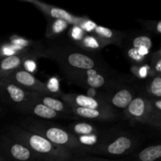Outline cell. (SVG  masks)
<instances>
[{
    "mask_svg": "<svg viewBox=\"0 0 161 161\" xmlns=\"http://www.w3.org/2000/svg\"><path fill=\"white\" fill-rule=\"evenodd\" d=\"M69 35H70L71 38L75 41V43H76L84 37L86 32L79 26H72L69 31Z\"/></svg>",
    "mask_w": 161,
    "mask_h": 161,
    "instance_id": "28",
    "label": "cell"
},
{
    "mask_svg": "<svg viewBox=\"0 0 161 161\" xmlns=\"http://www.w3.org/2000/svg\"><path fill=\"white\" fill-rule=\"evenodd\" d=\"M68 130L74 136H83V135L95 134L100 131L101 130L89 123L76 122L70 124Z\"/></svg>",
    "mask_w": 161,
    "mask_h": 161,
    "instance_id": "20",
    "label": "cell"
},
{
    "mask_svg": "<svg viewBox=\"0 0 161 161\" xmlns=\"http://www.w3.org/2000/svg\"><path fill=\"white\" fill-rule=\"evenodd\" d=\"M125 116L135 123L160 129L161 111L153 108L146 95H136L124 109Z\"/></svg>",
    "mask_w": 161,
    "mask_h": 161,
    "instance_id": "6",
    "label": "cell"
},
{
    "mask_svg": "<svg viewBox=\"0 0 161 161\" xmlns=\"http://www.w3.org/2000/svg\"><path fill=\"white\" fill-rule=\"evenodd\" d=\"M10 137L23 143L32 152L40 156L46 161L68 160L72 157V152L50 142L38 134L25 128L14 127L10 129Z\"/></svg>",
    "mask_w": 161,
    "mask_h": 161,
    "instance_id": "2",
    "label": "cell"
},
{
    "mask_svg": "<svg viewBox=\"0 0 161 161\" xmlns=\"http://www.w3.org/2000/svg\"><path fill=\"white\" fill-rule=\"evenodd\" d=\"M146 93L145 95L149 97H161V75H157L150 77L146 83Z\"/></svg>",
    "mask_w": 161,
    "mask_h": 161,
    "instance_id": "23",
    "label": "cell"
},
{
    "mask_svg": "<svg viewBox=\"0 0 161 161\" xmlns=\"http://www.w3.org/2000/svg\"><path fill=\"white\" fill-rule=\"evenodd\" d=\"M71 83L80 86L83 89L96 88L108 91L119 83H122L118 78L111 76L105 72V69H93L81 71L62 72Z\"/></svg>",
    "mask_w": 161,
    "mask_h": 161,
    "instance_id": "4",
    "label": "cell"
},
{
    "mask_svg": "<svg viewBox=\"0 0 161 161\" xmlns=\"http://www.w3.org/2000/svg\"><path fill=\"white\" fill-rule=\"evenodd\" d=\"M31 92L20 87L9 78L0 80V97L3 102L17 108L30 101Z\"/></svg>",
    "mask_w": 161,
    "mask_h": 161,
    "instance_id": "8",
    "label": "cell"
},
{
    "mask_svg": "<svg viewBox=\"0 0 161 161\" xmlns=\"http://www.w3.org/2000/svg\"><path fill=\"white\" fill-rule=\"evenodd\" d=\"M130 42L127 46L138 50L142 56L148 58L153 47V40L146 34H136L129 39Z\"/></svg>",
    "mask_w": 161,
    "mask_h": 161,
    "instance_id": "18",
    "label": "cell"
},
{
    "mask_svg": "<svg viewBox=\"0 0 161 161\" xmlns=\"http://www.w3.org/2000/svg\"><path fill=\"white\" fill-rule=\"evenodd\" d=\"M24 3H30L44 14L47 20H62L72 26H80L86 17H77L69 11L55 6L47 4L39 0H21Z\"/></svg>",
    "mask_w": 161,
    "mask_h": 161,
    "instance_id": "10",
    "label": "cell"
},
{
    "mask_svg": "<svg viewBox=\"0 0 161 161\" xmlns=\"http://www.w3.org/2000/svg\"><path fill=\"white\" fill-rule=\"evenodd\" d=\"M41 47L24 49L18 53L7 55L2 58L0 61V80L7 78L13 72L23 68L27 61L41 58Z\"/></svg>",
    "mask_w": 161,
    "mask_h": 161,
    "instance_id": "7",
    "label": "cell"
},
{
    "mask_svg": "<svg viewBox=\"0 0 161 161\" xmlns=\"http://www.w3.org/2000/svg\"><path fill=\"white\" fill-rule=\"evenodd\" d=\"M92 33L100 41L104 47L108 45H116L118 47L123 46L124 34L120 31L105 28L102 25H97Z\"/></svg>",
    "mask_w": 161,
    "mask_h": 161,
    "instance_id": "17",
    "label": "cell"
},
{
    "mask_svg": "<svg viewBox=\"0 0 161 161\" xmlns=\"http://www.w3.org/2000/svg\"><path fill=\"white\" fill-rule=\"evenodd\" d=\"M49 161H68V160H49Z\"/></svg>",
    "mask_w": 161,
    "mask_h": 161,
    "instance_id": "32",
    "label": "cell"
},
{
    "mask_svg": "<svg viewBox=\"0 0 161 161\" xmlns=\"http://www.w3.org/2000/svg\"><path fill=\"white\" fill-rule=\"evenodd\" d=\"M75 44L82 50L91 53H92V51L102 50L104 47V46L94 35H85L84 37Z\"/></svg>",
    "mask_w": 161,
    "mask_h": 161,
    "instance_id": "21",
    "label": "cell"
},
{
    "mask_svg": "<svg viewBox=\"0 0 161 161\" xmlns=\"http://www.w3.org/2000/svg\"><path fill=\"white\" fill-rule=\"evenodd\" d=\"M138 21L148 31L157 35L161 33V21L160 20H138Z\"/></svg>",
    "mask_w": 161,
    "mask_h": 161,
    "instance_id": "26",
    "label": "cell"
},
{
    "mask_svg": "<svg viewBox=\"0 0 161 161\" xmlns=\"http://www.w3.org/2000/svg\"><path fill=\"white\" fill-rule=\"evenodd\" d=\"M125 53L126 55H127V57L129 58V60H130L131 62L135 64V65H142V64H146V62L147 61L148 58L142 56V55L138 52V50L127 46V48L125 49Z\"/></svg>",
    "mask_w": 161,
    "mask_h": 161,
    "instance_id": "24",
    "label": "cell"
},
{
    "mask_svg": "<svg viewBox=\"0 0 161 161\" xmlns=\"http://www.w3.org/2000/svg\"><path fill=\"white\" fill-rule=\"evenodd\" d=\"M73 161H113L110 160H106L104 158H100V157H92V156L88 155H80L75 157L73 158Z\"/></svg>",
    "mask_w": 161,
    "mask_h": 161,
    "instance_id": "30",
    "label": "cell"
},
{
    "mask_svg": "<svg viewBox=\"0 0 161 161\" xmlns=\"http://www.w3.org/2000/svg\"><path fill=\"white\" fill-rule=\"evenodd\" d=\"M2 58H3V56H2V54H1V53H0V61H1V60H2Z\"/></svg>",
    "mask_w": 161,
    "mask_h": 161,
    "instance_id": "31",
    "label": "cell"
},
{
    "mask_svg": "<svg viewBox=\"0 0 161 161\" xmlns=\"http://www.w3.org/2000/svg\"><path fill=\"white\" fill-rule=\"evenodd\" d=\"M138 146V138L126 131H108L102 144L91 154L120 157L133 152Z\"/></svg>",
    "mask_w": 161,
    "mask_h": 161,
    "instance_id": "5",
    "label": "cell"
},
{
    "mask_svg": "<svg viewBox=\"0 0 161 161\" xmlns=\"http://www.w3.org/2000/svg\"><path fill=\"white\" fill-rule=\"evenodd\" d=\"M58 97L69 106H77L80 108L101 109L110 112L116 111V109L112 108L106 102L90 97L86 94H72V93L66 94V93L60 92Z\"/></svg>",
    "mask_w": 161,
    "mask_h": 161,
    "instance_id": "13",
    "label": "cell"
},
{
    "mask_svg": "<svg viewBox=\"0 0 161 161\" xmlns=\"http://www.w3.org/2000/svg\"><path fill=\"white\" fill-rule=\"evenodd\" d=\"M150 67L151 70L153 72L154 75L161 74V50H158L153 53L150 57Z\"/></svg>",
    "mask_w": 161,
    "mask_h": 161,
    "instance_id": "25",
    "label": "cell"
},
{
    "mask_svg": "<svg viewBox=\"0 0 161 161\" xmlns=\"http://www.w3.org/2000/svg\"><path fill=\"white\" fill-rule=\"evenodd\" d=\"M0 148L6 157L14 161H46L27 147L25 144L11 137H4L0 142Z\"/></svg>",
    "mask_w": 161,
    "mask_h": 161,
    "instance_id": "9",
    "label": "cell"
},
{
    "mask_svg": "<svg viewBox=\"0 0 161 161\" xmlns=\"http://www.w3.org/2000/svg\"><path fill=\"white\" fill-rule=\"evenodd\" d=\"M23 124L25 129L42 135L56 146L64 148L71 152L77 151L82 153V147L75 136L61 126L37 119H27Z\"/></svg>",
    "mask_w": 161,
    "mask_h": 161,
    "instance_id": "3",
    "label": "cell"
},
{
    "mask_svg": "<svg viewBox=\"0 0 161 161\" xmlns=\"http://www.w3.org/2000/svg\"><path fill=\"white\" fill-rule=\"evenodd\" d=\"M69 24L62 20H47V27L46 31V36L49 39H53L64 32Z\"/></svg>",
    "mask_w": 161,
    "mask_h": 161,
    "instance_id": "22",
    "label": "cell"
},
{
    "mask_svg": "<svg viewBox=\"0 0 161 161\" xmlns=\"http://www.w3.org/2000/svg\"><path fill=\"white\" fill-rule=\"evenodd\" d=\"M17 109L23 113L32 115V116H37L38 118L43 119H58V118H62L64 116V115L53 111L45 105L31 99Z\"/></svg>",
    "mask_w": 161,
    "mask_h": 161,
    "instance_id": "16",
    "label": "cell"
},
{
    "mask_svg": "<svg viewBox=\"0 0 161 161\" xmlns=\"http://www.w3.org/2000/svg\"><path fill=\"white\" fill-rule=\"evenodd\" d=\"M161 145H152L142 149L135 157L134 161H160Z\"/></svg>",
    "mask_w": 161,
    "mask_h": 161,
    "instance_id": "19",
    "label": "cell"
},
{
    "mask_svg": "<svg viewBox=\"0 0 161 161\" xmlns=\"http://www.w3.org/2000/svg\"><path fill=\"white\" fill-rule=\"evenodd\" d=\"M0 113H1V109H0Z\"/></svg>",
    "mask_w": 161,
    "mask_h": 161,
    "instance_id": "33",
    "label": "cell"
},
{
    "mask_svg": "<svg viewBox=\"0 0 161 161\" xmlns=\"http://www.w3.org/2000/svg\"><path fill=\"white\" fill-rule=\"evenodd\" d=\"M72 109V115L83 118V119H90V120H97L108 122V121L116 120L119 115L117 112H110L101 109H93V108H80L77 106H70Z\"/></svg>",
    "mask_w": 161,
    "mask_h": 161,
    "instance_id": "14",
    "label": "cell"
},
{
    "mask_svg": "<svg viewBox=\"0 0 161 161\" xmlns=\"http://www.w3.org/2000/svg\"><path fill=\"white\" fill-rule=\"evenodd\" d=\"M105 91L104 102L114 109H125L135 98L136 91L133 87L126 85L124 82Z\"/></svg>",
    "mask_w": 161,
    "mask_h": 161,
    "instance_id": "11",
    "label": "cell"
},
{
    "mask_svg": "<svg viewBox=\"0 0 161 161\" xmlns=\"http://www.w3.org/2000/svg\"><path fill=\"white\" fill-rule=\"evenodd\" d=\"M41 58L57 63L62 72L102 69V63L94 53L85 51L77 46L57 44L41 47Z\"/></svg>",
    "mask_w": 161,
    "mask_h": 161,
    "instance_id": "1",
    "label": "cell"
},
{
    "mask_svg": "<svg viewBox=\"0 0 161 161\" xmlns=\"http://www.w3.org/2000/svg\"><path fill=\"white\" fill-rule=\"evenodd\" d=\"M86 95L92 98L97 99V100L103 101L105 99V91L103 90L100 89H96V88H86Z\"/></svg>",
    "mask_w": 161,
    "mask_h": 161,
    "instance_id": "27",
    "label": "cell"
},
{
    "mask_svg": "<svg viewBox=\"0 0 161 161\" xmlns=\"http://www.w3.org/2000/svg\"><path fill=\"white\" fill-rule=\"evenodd\" d=\"M31 100L39 102L53 111L64 115V116H69L70 115H72L71 107L62 100L57 98L53 96L47 95L41 93L31 92Z\"/></svg>",
    "mask_w": 161,
    "mask_h": 161,
    "instance_id": "15",
    "label": "cell"
},
{
    "mask_svg": "<svg viewBox=\"0 0 161 161\" xmlns=\"http://www.w3.org/2000/svg\"><path fill=\"white\" fill-rule=\"evenodd\" d=\"M97 25H96L94 21H92L91 20H90L88 17H86L85 20H83L81 23V25H80V28H82L85 32H93L94 29L95 28V27Z\"/></svg>",
    "mask_w": 161,
    "mask_h": 161,
    "instance_id": "29",
    "label": "cell"
},
{
    "mask_svg": "<svg viewBox=\"0 0 161 161\" xmlns=\"http://www.w3.org/2000/svg\"><path fill=\"white\" fill-rule=\"evenodd\" d=\"M7 78L10 79L18 86L27 91L41 93L56 97V95L50 91L46 83L38 80L34 75L27 71L24 67L13 72Z\"/></svg>",
    "mask_w": 161,
    "mask_h": 161,
    "instance_id": "12",
    "label": "cell"
}]
</instances>
